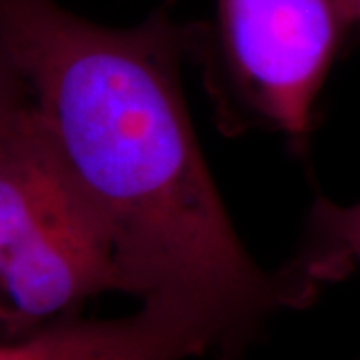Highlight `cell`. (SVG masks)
I'll return each instance as SVG.
<instances>
[{
  "instance_id": "cell-7",
  "label": "cell",
  "mask_w": 360,
  "mask_h": 360,
  "mask_svg": "<svg viewBox=\"0 0 360 360\" xmlns=\"http://www.w3.org/2000/svg\"><path fill=\"white\" fill-rule=\"evenodd\" d=\"M25 101H28L25 80L8 58V54L0 46V118Z\"/></svg>"
},
{
  "instance_id": "cell-4",
  "label": "cell",
  "mask_w": 360,
  "mask_h": 360,
  "mask_svg": "<svg viewBox=\"0 0 360 360\" xmlns=\"http://www.w3.org/2000/svg\"><path fill=\"white\" fill-rule=\"evenodd\" d=\"M116 319L80 314L0 340V360H194L219 356L220 328L193 302L148 296Z\"/></svg>"
},
{
  "instance_id": "cell-10",
  "label": "cell",
  "mask_w": 360,
  "mask_h": 360,
  "mask_svg": "<svg viewBox=\"0 0 360 360\" xmlns=\"http://www.w3.org/2000/svg\"><path fill=\"white\" fill-rule=\"evenodd\" d=\"M359 360H360V359H359Z\"/></svg>"
},
{
  "instance_id": "cell-1",
  "label": "cell",
  "mask_w": 360,
  "mask_h": 360,
  "mask_svg": "<svg viewBox=\"0 0 360 360\" xmlns=\"http://www.w3.org/2000/svg\"><path fill=\"white\" fill-rule=\"evenodd\" d=\"M202 28L167 13L110 28L56 0H0V46L77 193L112 238L124 295L193 302L219 324L217 360H243L321 283L298 260L270 270L238 236L182 84Z\"/></svg>"
},
{
  "instance_id": "cell-2",
  "label": "cell",
  "mask_w": 360,
  "mask_h": 360,
  "mask_svg": "<svg viewBox=\"0 0 360 360\" xmlns=\"http://www.w3.org/2000/svg\"><path fill=\"white\" fill-rule=\"evenodd\" d=\"M347 32L335 0H217L208 72L224 112L304 144Z\"/></svg>"
},
{
  "instance_id": "cell-3",
  "label": "cell",
  "mask_w": 360,
  "mask_h": 360,
  "mask_svg": "<svg viewBox=\"0 0 360 360\" xmlns=\"http://www.w3.org/2000/svg\"><path fill=\"white\" fill-rule=\"evenodd\" d=\"M106 292L124 295L115 245L77 191L0 269V295L16 316L18 336L78 314Z\"/></svg>"
},
{
  "instance_id": "cell-5",
  "label": "cell",
  "mask_w": 360,
  "mask_h": 360,
  "mask_svg": "<svg viewBox=\"0 0 360 360\" xmlns=\"http://www.w3.org/2000/svg\"><path fill=\"white\" fill-rule=\"evenodd\" d=\"M30 98L0 118V269L75 193Z\"/></svg>"
},
{
  "instance_id": "cell-9",
  "label": "cell",
  "mask_w": 360,
  "mask_h": 360,
  "mask_svg": "<svg viewBox=\"0 0 360 360\" xmlns=\"http://www.w3.org/2000/svg\"><path fill=\"white\" fill-rule=\"evenodd\" d=\"M0 328L8 338H18V322L13 309L4 302V298H0Z\"/></svg>"
},
{
  "instance_id": "cell-8",
  "label": "cell",
  "mask_w": 360,
  "mask_h": 360,
  "mask_svg": "<svg viewBox=\"0 0 360 360\" xmlns=\"http://www.w3.org/2000/svg\"><path fill=\"white\" fill-rule=\"evenodd\" d=\"M335 4L348 30L352 26H360V0H335Z\"/></svg>"
},
{
  "instance_id": "cell-6",
  "label": "cell",
  "mask_w": 360,
  "mask_h": 360,
  "mask_svg": "<svg viewBox=\"0 0 360 360\" xmlns=\"http://www.w3.org/2000/svg\"><path fill=\"white\" fill-rule=\"evenodd\" d=\"M296 258L321 283L340 276L348 264L360 269V200L338 205L319 196Z\"/></svg>"
}]
</instances>
